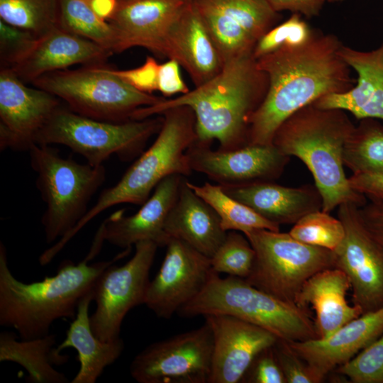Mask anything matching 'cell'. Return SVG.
I'll return each mask as SVG.
<instances>
[{
    "mask_svg": "<svg viewBox=\"0 0 383 383\" xmlns=\"http://www.w3.org/2000/svg\"><path fill=\"white\" fill-rule=\"evenodd\" d=\"M333 34L313 31L304 43L283 46L257 60L267 77L265 96L250 118L248 144L272 145L293 113L323 96L350 89L354 80Z\"/></svg>",
    "mask_w": 383,
    "mask_h": 383,
    "instance_id": "1",
    "label": "cell"
},
{
    "mask_svg": "<svg viewBox=\"0 0 383 383\" xmlns=\"http://www.w3.org/2000/svg\"><path fill=\"white\" fill-rule=\"evenodd\" d=\"M268 85L252 53L226 61L221 71L184 94L138 109L133 120L161 115L174 107L188 106L195 116L196 143L231 150L248 144L250 118L262 101Z\"/></svg>",
    "mask_w": 383,
    "mask_h": 383,
    "instance_id": "2",
    "label": "cell"
},
{
    "mask_svg": "<svg viewBox=\"0 0 383 383\" xmlns=\"http://www.w3.org/2000/svg\"><path fill=\"white\" fill-rule=\"evenodd\" d=\"M130 250L125 249L111 260L89 264L100 251L91 246L77 264L65 260L55 275L24 283L11 273L5 246L1 242L0 325L14 328L23 340L48 335L55 321L74 318L79 303L92 290L101 272Z\"/></svg>",
    "mask_w": 383,
    "mask_h": 383,
    "instance_id": "3",
    "label": "cell"
},
{
    "mask_svg": "<svg viewBox=\"0 0 383 383\" xmlns=\"http://www.w3.org/2000/svg\"><path fill=\"white\" fill-rule=\"evenodd\" d=\"M355 127L345 111L311 104L285 120L274 135L272 144L280 152L298 157L308 167L325 212L343 203L362 206L367 202L351 188L344 172V147Z\"/></svg>",
    "mask_w": 383,
    "mask_h": 383,
    "instance_id": "4",
    "label": "cell"
},
{
    "mask_svg": "<svg viewBox=\"0 0 383 383\" xmlns=\"http://www.w3.org/2000/svg\"><path fill=\"white\" fill-rule=\"evenodd\" d=\"M161 115L163 123L152 145L138 156L115 185L102 191L72 232L59 240L60 248H64L86 224L108 209L126 203L142 205L167 177L192 173L187 150L196 141L193 111L188 106H178Z\"/></svg>",
    "mask_w": 383,
    "mask_h": 383,
    "instance_id": "5",
    "label": "cell"
},
{
    "mask_svg": "<svg viewBox=\"0 0 383 383\" xmlns=\"http://www.w3.org/2000/svg\"><path fill=\"white\" fill-rule=\"evenodd\" d=\"M184 318L224 314L240 318L286 342L318 338L314 319L308 308L277 299L245 279L222 278L212 270L206 286L177 311Z\"/></svg>",
    "mask_w": 383,
    "mask_h": 383,
    "instance_id": "6",
    "label": "cell"
},
{
    "mask_svg": "<svg viewBox=\"0 0 383 383\" xmlns=\"http://www.w3.org/2000/svg\"><path fill=\"white\" fill-rule=\"evenodd\" d=\"M28 154L45 204L41 218L45 240L52 243L70 233L87 214L92 196L106 181V168L65 158L50 145L34 144Z\"/></svg>",
    "mask_w": 383,
    "mask_h": 383,
    "instance_id": "7",
    "label": "cell"
},
{
    "mask_svg": "<svg viewBox=\"0 0 383 383\" xmlns=\"http://www.w3.org/2000/svg\"><path fill=\"white\" fill-rule=\"evenodd\" d=\"M162 123L163 117L118 123L99 121L60 105L38 133L35 144L65 145L94 166L112 155L130 161L144 151Z\"/></svg>",
    "mask_w": 383,
    "mask_h": 383,
    "instance_id": "8",
    "label": "cell"
},
{
    "mask_svg": "<svg viewBox=\"0 0 383 383\" xmlns=\"http://www.w3.org/2000/svg\"><path fill=\"white\" fill-rule=\"evenodd\" d=\"M32 84L63 101L79 115L109 122L132 120L138 109L164 99L135 89L99 65L51 72Z\"/></svg>",
    "mask_w": 383,
    "mask_h": 383,
    "instance_id": "9",
    "label": "cell"
},
{
    "mask_svg": "<svg viewBox=\"0 0 383 383\" xmlns=\"http://www.w3.org/2000/svg\"><path fill=\"white\" fill-rule=\"evenodd\" d=\"M244 235L255 252L251 271L245 279L282 301L295 303L297 294L311 277L335 267L333 251L305 244L289 233L254 229Z\"/></svg>",
    "mask_w": 383,
    "mask_h": 383,
    "instance_id": "10",
    "label": "cell"
},
{
    "mask_svg": "<svg viewBox=\"0 0 383 383\" xmlns=\"http://www.w3.org/2000/svg\"><path fill=\"white\" fill-rule=\"evenodd\" d=\"M159 246L152 241L135 245L133 256L124 265H111L97 278L92 289L96 309L90 316L94 334L103 341L120 338L122 322L128 312L144 304L149 273Z\"/></svg>",
    "mask_w": 383,
    "mask_h": 383,
    "instance_id": "11",
    "label": "cell"
},
{
    "mask_svg": "<svg viewBox=\"0 0 383 383\" xmlns=\"http://www.w3.org/2000/svg\"><path fill=\"white\" fill-rule=\"evenodd\" d=\"M213 347L205 320L197 328L147 346L132 360L130 374L138 383H209Z\"/></svg>",
    "mask_w": 383,
    "mask_h": 383,
    "instance_id": "12",
    "label": "cell"
},
{
    "mask_svg": "<svg viewBox=\"0 0 383 383\" xmlns=\"http://www.w3.org/2000/svg\"><path fill=\"white\" fill-rule=\"evenodd\" d=\"M359 206L347 202L338 207L345 236L333 252L335 267L350 280L353 304L363 314L383 307V250L362 223Z\"/></svg>",
    "mask_w": 383,
    "mask_h": 383,
    "instance_id": "13",
    "label": "cell"
},
{
    "mask_svg": "<svg viewBox=\"0 0 383 383\" xmlns=\"http://www.w3.org/2000/svg\"><path fill=\"white\" fill-rule=\"evenodd\" d=\"M198 11L223 63L252 53L279 20L267 0H189Z\"/></svg>",
    "mask_w": 383,
    "mask_h": 383,
    "instance_id": "14",
    "label": "cell"
},
{
    "mask_svg": "<svg viewBox=\"0 0 383 383\" xmlns=\"http://www.w3.org/2000/svg\"><path fill=\"white\" fill-rule=\"evenodd\" d=\"M60 99L40 88L27 87L9 67L0 72V150L28 151Z\"/></svg>",
    "mask_w": 383,
    "mask_h": 383,
    "instance_id": "15",
    "label": "cell"
},
{
    "mask_svg": "<svg viewBox=\"0 0 383 383\" xmlns=\"http://www.w3.org/2000/svg\"><path fill=\"white\" fill-rule=\"evenodd\" d=\"M159 272L150 281L144 304L169 319L198 295L212 272L210 258L185 242L170 238Z\"/></svg>",
    "mask_w": 383,
    "mask_h": 383,
    "instance_id": "16",
    "label": "cell"
},
{
    "mask_svg": "<svg viewBox=\"0 0 383 383\" xmlns=\"http://www.w3.org/2000/svg\"><path fill=\"white\" fill-rule=\"evenodd\" d=\"M187 155L192 171L206 175L222 187L272 182L282 174L290 157L273 144L213 150L210 145L196 142Z\"/></svg>",
    "mask_w": 383,
    "mask_h": 383,
    "instance_id": "17",
    "label": "cell"
},
{
    "mask_svg": "<svg viewBox=\"0 0 383 383\" xmlns=\"http://www.w3.org/2000/svg\"><path fill=\"white\" fill-rule=\"evenodd\" d=\"M204 317L213 340L209 383H239L254 358L278 340L270 331L232 316Z\"/></svg>",
    "mask_w": 383,
    "mask_h": 383,
    "instance_id": "18",
    "label": "cell"
},
{
    "mask_svg": "<svg viewBox=\"0 0 383 383\" xmlns=\"http://www.w3.org/2000/svg\"><path fill=\"white\" fill-rule=\"evenodd\" d=\"M184 178L179 174L167 177L135 213L126 216L123 210L116 211L104 220L96 233L104 241L125 249L145 240L166 246L170 238L165 231V221Z\"/></svg>",
    "mask_w": 383,
    "mask_h": 383,
    "instance_id": "19",
    "label": "cell"
},
{
    "mask_svg": "<svg viewBox=\"0 0 383 383\" xmlns=\"http://www.w3.org/2000/svg\"><path fill=\"white\" fill-rule=\"evenodd\" d=\"M187 1L118 0L108 21L113 28V52L142 47L162 55L167 36Z\"/></svg>",
    "mask_w": 383,
    "mask_h": 383,
    "instance_id": "20",
    "label": "cell"
},
{
    "mask_svg": "<svg viewBox=\"0 0 383 383\" xmlns=\"http://www.w3.org/2000/svg\"><path fill=\"white\" fill-rule=\"evenodd\" d=\"M383 334V307L363 313L330 336L286 342L322 382L329 372L346 363Z\"/></svg>",
    "mask_w": 383,
    "mask_h": 383,
    "instance_id": "21",
    "label": "cell"
},
{
    "mask_svg": "<svg viewBox=\"0 0 383 383\" xmlns=\"http://www.w3.org/2000/svg\"><path fill=\"white\" fill-rule=\"evenodd\" d=\"M113 52L60 27L37 37L30 48L9 66L23 82L65 70L75 64L97 65Z\"/></svg>",
    "mask_w": 383,
    "mask_h": 383,
    "instance_id": "22",
    "label": "cell"
},
{
    "mask_svg": "<svg viewBox=\"0 0 383 383\" xmlns=\"http://www.w3.org/2000/svg\"><path fill=\"white\" fill-rule=\"evenodd\" d=\"M162 56L177 61L189 74L195 87L214 77L223 62L202 18L187 1L170 29Z\"/></svg>",
    "mask_w": 383,
    "mask_h": 383,
    "instance_id": "23",
    "label": "cell"
},
{
    "mask_svg": "<svg viewBox=\"0 0 383 383\" xmlns=\"http://www.w3.org/2000/svg\"><path fill=\"white\" fill-rule=\"evenodd\" d=\"M339 55L357 73L356 84L345 92L326 95L313 104L321 109L349 111L359 120H383V44L371 51L342 45Z\"/></svg>",
    "mask_w": 383,
    "mask_h": 383,
    "instance_id": "24",
    "label": "cell"
},
{
    "mask_svg": "<svg viewBox=\"0 0 383 383\" xmlns=\"http://www.w3.org/2000/svg\"><path fill=\"white\" fill-rule=\"evenodd\" d=\"M223 189L229 196L279 226L294 224L304 216L322 210V199L316 186L288 187L272 182H261Z\"/></svg>",
    "mask_w": 383,
    "mask_h": 383,
    "instance_id": "25",
    "label": "cell"
},
{
    "mask_svg": "<svg viewBox=\"0 0 383 383\" xmlns=\"http://www.w3.org/2000/svg\"><path fill=\"white\" fill-rule=\"evenodd\" d=\"M351 289L347 275L340 269L323 270L311 277L297 294L295 303L315 311L318 338L330 336L345 323L362 314L361 309L350 305L346 296Z\"/></svg>",
    "mask_w": 383,
    "mask_h": 383,
    "instance_id": "26",
    "label": "cell"
},
{
    "mask_svg": "<svg viewBox=\"0 0 383 383\" xmlns=\"http://www.w3.org/2000/svg\"><path fill=\"white\" fill-rule=\"evenodd\" d=\"M184 178L165 224L170 238L181 240L211 258L227 232L215 211L188 186Z\"/></svg>",
    "mask_w": 383,
    "mask_h": 383,
    "instance_id": "27",
    "label": "cell"
},
{
    "mask_svg": "<svg viewBox=\"0 0 383 383\" xmlns=\"http://www.w3.org/2000/svg\"><path fill=\"white\" fill-rule=\"evenodd\" d=\"M92 301L91 290L79 303L76 316L70 324L65 339L57 345L60 353L68 348H72L77 352L80 367L71 383L96 382L104 369L113 364L124 349L121 338L112 341H103L94 334L89 316Z\"/></svg>",
    "mask_w": 383,
    "mask_h": 383,
    "instance_id": "28",
    "label": "cell"
},
{
    "mask_svg": "<svg viewBox=\"0 0 383 383\" xmlns=\"http://www.w3.org/2000/svg\"><path fill=\"white\" fill-rule=\"evenodd\" d=\"M55 335H47L18 340L16 334L4 331L0 334V361H10L21 365L35 383H67L66 376L55 365L66 363L69 356L57 350Z\"/></svg>",
    "mask_w": 383,
    "mask_h": 383,
    "instance_id": "29",
    "label": "cell"
},
{
    "mask_svg": "<svg viewBox=\"0 0 383 383\" xmlns=\"http://www.w3.org/2000/svg\"><path fill=\"white\" fill-rule=\"evenodd\" d=\"M194 193L206 201L218 216L224 231L243 234L254 229L279 231V226L264 218L245 204L229 196L218 184L205 182L196 185L187 182Z\"/></svg>",
    "mask_w": 383,
    "mask_h": 383,
    "instance_id": "30",
    "label": "cell"
},
{
    "mask_svg": "<svg viewBox=\"0 0 383 383\" xmlns=\"http://www.w3.org/2000/svg\"><path fill=\"white\" fill-rule=\"evenodd\" d=\"M343 164L353 174L383 172V125L374 118L360 120L343 150Z\"/></svg>",
    "mask_w": 383,
    "mask_h": 383,
    "instance_id": "31",
    "label": "cell"
},
{
    "mask_svg": "<svg viewBox=\"0 0 383 383\" xmlns=\"http://www.w3.org/2000/svg\"><path fill=\"white\" fill-rule=\"evenodd\" d=\"M59 26L113 52L116 35L109 21L100 18L89 0H59Z\"/></svg>",
    "mask_w": 383,
    "mask_h": 383,
    "instance_id": "32",
    "label": "cell"
},
{
    "mask_svg": "<svg viewBox=\"0 0 383 383\" xmlns=\"http://www.w3.org/2000/svg\"><path fill=\"white\" fill-rule=\"evenodd\" d=\"M59 0H0V20L39 37L59 26Z\"/></svg>",
    "mask_w": 383,
    "mask_h": 383,
    "instance_id": "33",
    "label": "cell"
},
{
    "mask_svg": "<svg viewBox=\"0 0 383 383\" xmlns=\"http://www.w3.org/2000/svg\"><path fill=\"white\" fill-rule=\"evenodd\" d=\"M289 233L305 244L334 251L344 238L345 228L338 218L318 210L301 217Z\"/></svg>",
    "mask_w": 383,
    "mask_h": 383,
    "instance_id": "34",
    "label": "cell"
},
{
    "mask_svg": "<svg viewBox=\"0 0 383 383\" xmlns=\"http://www.w3.org/2000/svg\"><path fill=\"white\" fill-rule=\"evenodd\" d=\"M255 256V250L246 236L230 231L210 262L212 270L218 274L245 279L251 271Z\"/></svg>",
    "mask_w": 383,
    "mask_h": 383,
    "instance_id": "35",
    "label": "cell"
},
{
    "mask_svg": "<svg viewBox=\"0 0 383 383\" xmlns=\"http://www.w3.org/2000/svg\"><path fill=\"white\" fill-rule=\"evenodd\" d=\"M313 31L302 19L301 15L293 13L260 38L253 49L252 55L257 60L283 46L301 45L310 38Z\"/></svg>",
    "mask_w": 383,
    "mask_h": 383,
    "instance_id": "36",
    "label": "cell"
},
{
    "mask_svg": "<svg viewBox=\"0 0 383 383\" xmlns=\"http://www.w3.org/2000/svg\"><path fill=\"white\" fill-rule=\"evenodd\" d=\"M336 372L352 383H383V334Z\"/></svg>",
    "mask_w": 383,
    "mask_h": 383,
    "instance_id": "37",
    "label": "cell"
},
{
    "mask_svg": "<svg viewBox=\"0 0 383 383\" xmlns=\"http://www.w3.org/2000/svg\"><path fill=\"white\" fill-rule=\"evenodd\" d=\"M277 361L286 383H320L310 366L289 347L285 341L277 340L273 345Z\"/></svg>",
    "mask_w": 383,
    "mask_h": 383,
    "instance_id": "38",
    "label": "cell"
},
{
    "mask_svg": "<svg viewBox=\"0 0 383 383\" xmlns=\"http://www.w3.org/2000/svg\"><path fill=\"white\" fill-rule=\"evenodd\" d=\"M37 37L0 20L1 67H8L23 54Z\"/></svg>",
    "mask_w": 383,
    "mask_h": 383,
    "instance_id": "39",
    "label": "cell"
},
{
    "mask_svg": "<svg viewBox=\"0 0 383 383\" xmlns=\"http://www.w3.org/2000/svg\"><path fill=\"white\" fill-rule=\"evenodd\" d=\"M240 382L286 383L274 356L273 346L263 350L254 358Z\"/></svg>",
    "mask_w": 383,
    "mask_h": 383,
    "instance_id": "40",
    "label": "cell"
},
{
    "mask_svg": "<svg viewBox=\"0 0 383 383\" xmlns=\"http://www.w3.org/2000/svg\"><path fill=\"white\" fill-rule=\"evenodd\" d=\"M159 65L155 58L148 56L145 62L138 67L125 70H109L135 89L151 94L157 90Z\"/></svg>",
    "mask_w": 383,
    "mask_h": 383,
    "instance_id": "41",
    "label": "cell"
},
{
    "mask_svg": "<svg viewBox=\"0 0 383 383\" xmlns=\"http://www.w3.org/2000/svg\"><path fill=\"white\" fill-rule=\"evenodd\" d=\"M179 67V64L174 60L169 59L166 62L160 64L157 90L164 96L182 95L189 91L181 76Z\"/></svg>",
    "mask_w": 383,
    "mask_h": 383,
    "instance_id": "42",
    "label": "cell"
},
{
    "mask_svg": "<svg viewBox=\"0 0 383 383\" xmlns=\"http://www.w3.org/2000/svg\"><path fill=\"white\" fill-rule=\"evenodd\" d=\"M358 213L366 229L383 250V202L370 200L358 207Z\"/></svg>",
    "mask_w": 383,
    "mask_h": 383,
    "instance_id": "43",
    "label": "cell"
},
{
    "mask_svg": "<svg viewBox=\"0 0 383 383\" xmlns=\"http://www.w3.org/2000/svg\"><path fill=\"white\" fill-rule=\"evenodd\" d=\"M351 188L370 200L383 202V172L353 174L348 178Z\"/></svg>",
    "mask_w": 383,
    "mask_h": 383,
    "instance_id": "44",
    "label": "cell"
},
{
    "mask_svg": "<svg viewBox=\"0 0 383 383\" xmlns=\"http://www.w3.org/2000/svg\"><path fill=\"white\" fill-rule=\"evenodd\" d=\"M277 12L290 11L293 13L304 15L306 18L317 16L326 0H267Z\"/></svg>",
    "mask_w": 383,
    "mask_h": 383,
    "instance_id": "45",
    "label": "cell"
},
{
    "mask_svg": "<svg viewBox=\"0 0 383 383\" xmlns=\"http://www.w3.org/2000/svg\"><path fill=\"white\" fill-rule=\"evenodd\" d=\"M94 11L102 19L109 21L113 15L118 0H89Z\"/></svg>",
    "mask_w": 383,
    "mask_h": 383,
    "instance_id": "46",
    "label": "cell"
},
{
    "mask_svg": "<svg viewBox=\"0 0 383 383\" xmlns=\"http://www.w3.org/2000/svg\"><path fill=\"white\" fill-rule=\"evenodd\" d=\"M326 1L331 3H334V2L341 1L343 0H326Z\"/></svg>",
    "mask_w": 383,
    "mask_h": 383,
    "instance_id": "47",
    "label": "cell"
},
{
    "mask_svg": "<svg viewBox=\"0 0 383 383\" xmlns=\"http://www.w3.org/2000/svg\"><path fill=\"white\" fill-rule=\"evenodd\" d=\"M184 1H189V0H184Z\"/></svg>",
    "mask_w": 383,
    "mask_h": 383,
    "instance_id": "48",
    "label": "cell"
}]
</instances>
